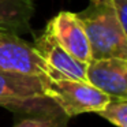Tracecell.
Here are the masks:
<instances>
[{"label":"cell","instance_id":"obj_1","mask_svg":"<svg viewBox=\"0 0 127 127\" xmlns=\"http://www.w3.org/2000/svg\"><path fill=\"white\" fill-rule=\"evenodd\" d=\"M77 15L90 42L92 59H127V37L112 0H89Z\"/></svg>","mask_w":127,"mask_h":127},{"label":"cell","instance_id":"obj_6","mask_svg":"<svg viewBox=\"0 0 127 127\" xmlns=\"http://www.w3.org/2000/svg\"><path fill=\"white\" fill-rule=\"evenodd\" d=\"M45 29L75 59L86 64L92 60L90 42L82 22L75 12L60 11L49 21Z\"/></svg>","mask_w":127,"mask_h":127},{"label":"cell","instance_id":"obj_2","mask_svg":"<svg viewBox=\"0 0 127 127\" xmlns=\"http://www.w3.org/2000/svg\"><path fill=\"white\" fill-rule=\"evenodd\" d=\"M45 96L66 116L81 113H98L111 102V98L88 81L56 77L44 79Z\"/></svg>","mask_w":127,"mask_h":127},{"label":"cell","instance_id":"obj_4","mask_svg":"<svg viewBox=\"0 0 127 127\" xmlns=\"http://www.w3.org/2000/svg\"><path fill=\"white\" fill-rule=\"evenodd\" d=\"M0 70L40 78L52 75L34 45L7 30H0Z\"/></svg>","mask_w":127,"mask_h":127},{"label":"cell","instance_id":"obj_11","mask_svg":"<svg viewBox=\"0 0 127 127\" xmlns=\"http://www.w3.org/2000/svg\"><path fill=\"white\" fill-rule=\"evenodd\" d=\"M112 1L115 4V10H116V14H118L119 22H120L127 37V0H112Z\"/></svg>","mask_w":127,"mask_h":127},{"label":"cell","instance_id":"obj_3","mask_svg":"<svg viewBox=\"0 0 127 127\" xmlns=\"http://www.w3.org/2000/svg\"><path fill=\"white\" fill-rule=\"evenodd\" d=\"M44 79L0 70V107L30 115L58 108L45 96Z\"/></svg>","mask_w":127,"mask_h":127},{"label":"cell","instance_id":"obj_9","mask_svg":"<svg viewBox=\"0 0 127 127\" xmlns=\"http://www.w3.org/2000/svg\"><path fill=\"white\" fill-rule=\"evenodd\" d=\"M68 116H66L59 108L47 111L42 113L28 116L19 120L14 127H67Z\"/></svg>","mask_w":127,"mask_h":127},{"label":"cell","instance_id":"obj_10","mask_svg":"<svg viewBox=\"0 0 127 127\" xmlns=\"http://www.w3.org/2000/svg\"><path fill=\"white\" fill-rule=\"evenodd\" d=\"M98 115L116 127H127V101H111Z\"/></svg>","mask_w":127,"mask_h":127},{"label":"cell","instance_id":"obj_5","mask_svg":"<svg viewBox=\"0 0 127 127\" xmlns=\"http://www.w3.org/2000/svg\"><path fill=\"white\" fill-rule=\"evenodd\" d=\"M86 78L111 101H127V59H92L88 63Z\"/></svg>","mask_w":127,"mask_h":127},{"label":"cell","instance_id":"obj_8","mask_svg":"<svg viewBox=\"0 0 127 127\" xmlns=\"http://www.w3.org/2000/svg\"><path fill=\"white\" fill-rule=\"evenodd\" d=\"M34 12L33 0H0V30L19 36L30 33V21Z\"/></svg>","mask_w":127,"mask_h":127},{"label":"cell","instance_id":"obj_7","mask_svg":"<svg viewBox=\"0 0 127 127\" xmlns=\"http://www.w3.org/2000/svg\"><path fill=\"white\" fill-rule=\"evenodd\" d=\"M34 48L51 68L52 75L49 78L64 77L78 81H88V64L70 55L47 29H44V32L37 37L34 41Z\"/></svg>","mask_w":127,"mask_h":127}]
</instances>
